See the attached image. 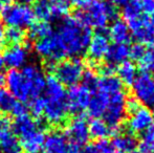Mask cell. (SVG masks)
Wrapping results in <instances>:
<instances>
[{
    "mask_svg": "<svg viewBox=\"0 0 154 153\" xmlns=\"http://www.w3.org/2000/svg\"><path fill=\"white\" fill-rule=\"evenodd\" d=\"M111 146L119 153H131L137 146L135 136L130 133H116Z\"/></svg>",
    "mask_w": 154,
    "mask_h": 153,
    "instance_id": "19",
    "label": "cell"
},
{
    "mask_svg": "<svg viewBox=\"0 0 154 153\" xmlns=\"http://www.w3.org/2000/svg\"><path fill=\"white\" fill-rule=\"evenodd\" d=\"M13 133L18 137L19 139H24L32 134L34 132L38 131L39 129H42L40 123L37 120H34L29 115L16 118L14 123H12Z\"/></svg>",
    "mask_w": 154,
    "mask_h": 153,
    "instance_id": "16",
    "label": "cell"
},
{
    "mask_svg": "<svg viewBox=\"0 0 154 153\" xmlns=\"http://www.w3.org/2000/svg\"><path fill=\"white\" fill-rule=\"evenodd\" d=\"M45 139V133L43 129H39L38 131L34 132L32 134L24 139H19L22 146V149H25L27 153L38 152L40 149H42L43 143Z\"/></svg>",
    "mask_w": 154,
    "mask_h": 153,
    "instance_id": "22",
    "label": "cell"
},
{
    "mask_svg": "<svg viewBox=\"0 0 154 153\" xmlns=\"http://www.w3.org/2000/svg\"><path fill=\"white\" fill-rule=\"evenodd\" d=\"M32 13L39 21L48 22L53 19V13H51V0H35Z\"/></svg>",
    "mask_w": 154,
    "mask_h": 153,
    "instance_id": "26",
    "label": "cell"
},
{
    "mask_svg": "<svg viewBox=\"0 0 154 153\" xmlns=\"http://www.w3.org/2000/svg\"><path fill=\"white\" fill-rule=\"evenodd\" d=\"M131 153H142V152H140V151H132Z\"/></svg>",
    "mask_w": 154,
    "mask_h": 153,
    "instance_id": "50",
    "label": "cell"
},
{
    "mask_svg": "<svg viewBox=\"0 0 154 153\" xmlns=\"http://www.w3.org/2000/svg\"><path fill=\"white\" fill-rule=\"evenodd\" d=\"M56 35L65 57L72 58L85 53L92 37L90 27L82 24L75 18L63 19Z\"/></svg>",
    "mask_w": 154,
    "mask_h": 153,
    "instance_id": "1",
    "label": "cell"
},
{
    "mask_svg": "<svg viewBox=\"0 0 154 153\" xmlns=\"http://www.w3.org/2000/svg\"><path fill=\"white\" fill-rule=\"evenodd\" d=\"M145 50H146V48L144 47V45L140 44V43H135L131 47H129V57H131L133 61L140 62L144 56Z\"/></svg>",
    "mask_w": 154,
    "mask_h": 153,
    "instance_id": "37",
    "label": "cell"
},
{
    "mask_svg": "<svg viewBox=\"0 0 154 153\" xmlns=\"http://www.w3.org/2000/svg\"><path fill=\"white\" fill-rule=\"evenodd\" d=\"M90 1H91V0H69L70 3L75 4V5L79 6V8H85Z\"/></svg>",
    "mask_w": 154,
    "mask_h": 153,
    "instance_id": "42",
    "label": "cell"
},
{
    "mask_svg": "<svg viewBox=\"0 0 154 153\" xmlns=\"http://www.w3.org/2000/svg\"><path fill=\"white\" fill-rule=\"evenodd\" d=\"M34 49L37 55L40 56L42 59H44L47 62V66L53 69L57 62L59 63L65 58L64 53L60 47L56 32H53L47 37L36 41Z\"/></svg>",
    "mask_w": 154,
    "mask_h": 153,
    "instance_id": "5",
    "label": "cell"
},
{
    "mask_svg": "<svg viewBox=\"0 0 154 153\" xmlns=\"http://www.w3.org/2000/svg\"><path fill=\"white\" fill-rule=\"evenodd\" d=\"M107 64L109 65H120L123 62L127 61L129 58V46L127 44H116L110 45L105 56Z\"/></svg>",
    "mask_w": 154,
    "mask_h": 153,
    "instance_id": "20",
    "label": "cell"
},
{
    "mask_svg": "<svg viewBox=\"0 0 154 153\" xmlns=\"http://www.w3.org/2000/svg\"><path fill=\"white\" fill-rule=\"evenodd\" d=\"M140 68L144 72L153 75L154 74V45H151L148 49L145 50V54L140 61Z\"/></svg>",
    "mask_w": 154,
    "mask_h": 153,
    "instance_id": "33",
    "label": "cell"
},
{
    "mask_svg": "<svg viewBox=\"0 0 154 153\" xmlns=\"http://www.w3.org/2000/svg\"><path fill=\"white\" fill-rule=\"evenodd\" d=\"M110 39L116 44H127L131 39V33L123 19H114L108 31Z\"/></svg>",
    "mask_w": 154,
    "mask_h": 153,
    "instance_id": "18",
    "label": "cell"
},
{
    "mask_svg": "<svg viewBox=\"0 0 154 153\" xmlns=\"http://www.w3.org/2000/svg\"><path fill=\"white\" fill-rule=\"evenodd\" d=\"M138 4L142 12L152 14L154 12V0H138Z\"/></svg>",
    "mask_w": 154,
    "mask_h": 153,
    "instance_id": "38",
    "label": "cell"
},
{
    "mask_svg": "<svg viewBox=\"0 0 154 153\" xmlns=\"http://www.w3.org/2000/svg\"><path fill=\"white\" fill-rule=\"evenodd\" d=\"M151 15H152V16H151V20L150 21H151V23H152V24L154 25V12Z\"/></svg>",
    "mask_w": 154,
    "mask_h": 153,
    "instance_id": "49",
    "label": "cell"
},
{
    "mask_svg": "<svg viewBox=\"0 0 154 153\" xmlns=\"http://www.w3.org/2000/svg\"><path fill=\"white\" fill-rule=\"evenodd\" d=\"M143 12L140 8V4H138V0H134V1L128 3L127 5L124 6L123 8V20L125 22L132 20V19L136 18L137 16L142 15Z\"/></svg>",
    "mask_w": 154,
    "mask_h": 153,
    "instance_id": "34",
    "label": "cell"
},
{
    "mask_svg": "<svg viewBox=\"0 0 154 153\" xmlns=\"http://www.w3.org/2000/svg\"><path fill=\"white\" fill-rule=\"evenodd\" d=\"M3 57L4 65L11 69H18L25 65L29 58V48L23 44L11 45L4 50Z\"/></svg>",
    "mask_w": 154,
    "mask_h": 153,
    "instance_id": "14",
    "label": "cell"
},
{
    "mask_svg": "<svg viewBox=\"0 0 154 153\" xmlns=\"http://www.w3.org/2000/svg\"><path fill=\"white\" fill-rule=\"evenodd\" d=\"M53 18H64L70 10L69 0H51Z\"/></svg>",
    "mask_w": 154,
    "mask_h": 153,
    "instance_id": "32",
    "label": "cell"
},
{
    "mask_svg": "<svg viewBox=\"0 0 154 153\" xmlns=\"http://www.w3.org/2000/svg\"><path fill=\"white\" fill-rule=\"evenodd\" d=\"M0 153H1V150H0Z\"/></svg>",
    "mask_w": 154,
    "mask_h": 153,
    "instance_id": "54",
    "label": "cell"
},
{
    "mask_svg": "<svg viewBox=\"0 0 154 153\" xmlns=\"http://www.w3.org/2000/svg\"><path fill=\"white\" fill-rule=\"evenodd\" d=\"M44 115L47 123L54 126H59L66 121L69 113L67 96L63 98H45Z\"/></svg>",
    "mask_w": 154,
    "mask_h": 153,
    "instance_id": "7",
    "label": "cell"
},
{
    "mask_svg": "<svg viewBox=\"0 0 154 153\" xmlns=\"http://www.w3.org/2000/svg\"><path fill=\"white\" fill-rule=\"evenodd\" d=\"M0 150L1 153H22L23 149L19 139L13 131L0 137Z\"/></svg>",
    "mask_w": 154,
    "mask_h": 153,
    "instance_id": "24",
    "label": "cell"
},
{
    "mask_svg": "<svg viewBox=\"0 0 154 153\" xmlns=\"http://www.w3.org/2000/svg\"><path fill=\"white\" fill-rule=\"evenodd\" d=\"M118 79L123 85L132 86L133 82L137 77V69L136 66L131 61H125L120 64L118 67Z\"/></svg>",
    "mask_w": 154,
    "mask_h": 153,
    "instance_id": "23",
    "label": "cell"
},
{
    "mask_svg": "<svg viewBox=\"0 0 154 153\" xmlns=\"http://www.w3.org/2000/svg\"><path fill=\"white\" fill-rule=\"evenodd\" d=\"M80 153H113V148L111 146V143L106 139H101L95 144L86 145Z\"/></svg>",
    "mask_w": 154,
    "mask_h": 153,
    "instance_id": "29",
    "label": "cell"
},
{
    "mask_svg": "<svg viewBox=\"0 0 154 153\" xmlns=\"http://www.w3.org/2000/svg\"><path fill=\"white\" fill-rule=\"evenodd\" d=\"M12 131V122L8 118H0V137Z\"/></svg>",
    "mask_w": 154,
    "mask_h": 153,
    "instance_id": "39",
    "label": "cell"
},
{
    "mask_svg": "<svg viewBox=\"0 0 154 153\" xmlns=\"http://www.w3.org/2000/svg\"><path fill=\"white\" fill-rule=\"evenodd\" d=\"M140 149L142 153H154V126L144 132L140 142Z\"/></svg>",
    "mask_w": 154,
    "mask_h": 153,
    "instance_id": "31",
    "label": "cell"
},
{
    "mask_svg": "<svg viewBox=\"0 0 154 153\" xmlns=\"http://www.w3.org/2000/svg\"><path fill=\"white\" fill-rule=\"evenodd\" d=\"M4 66V62H3V57H2V55L0 54V70L3 68Z\"/></svg>",
    "mask_w": 154,
    "mask_h": 153,
    "instance_id": "47",
    "label": "cell"
},
{
    "mask_svg": "<svg viewBox=\"0 0 154 153\" xmlns=\"http://www.w3.org/2000/svg\"><path fill=\"white\" fill-rule=\"evenodd\" d=\"M32 153H38V152H32Z\"/></svg>",
    "mask_w": 154,
    "mask_h": 153,
    "instance_id": "53",
    "label": "cell"
},
{
    "mask_svg": "<svg viewBox=\"0 0 154 153\" xmlns=\"http://www.w3.org/2000/svg\"><path fill=\"white\" fill-rule=\"evenodd\" d=\"M55 77L64 86L77 85L84 74V63L79 58L63 60L54 66Z\"/></svg>",
    "mask_w": 154,
    "mask_h": 153,
    "instance_id": "4",
    "label": "cell"
},
{
    "mask_svg": "<svg viewBox=\"0 0 154 153\" xmlns=\"http://www.w3.org/2000/svg\"><path fill=\"white\" fill-rule=\"evenodd\" d=\"M21 74L25 78L29 86L32 100L40 96L45 89V76L41 68L35 64H29L23 66Z\"/></svg>",
    "mask_w": 154,
    "mask_h": 153,
    "instance_id": "12",
    "label": "cell"
},
{
    "mask_svg": "<svg viewBox=\"0 0 154 153\" xmlns=\"http://www.w3.org/2000/svg\"><path fill=\"white\" fill-rule=\"evenodd\" d=\"M44 107H45L44 98L38 96V98H35L31 100V103H29V111L32 112V116H35L36 118L43 115Z\"/></svg>",
    "mask_w": 154,
    "mask_h": 153,
    "instance_id": "36",
    "label": "cell"
},
{
    "mask_svg": "<svg viewBox=\"0 0 154 153\" xmlns=\"http://www.w3.org/2000/svg\"><path fill=\"white\" fill-rule=\"evenodd\" d=\"M12 1H13V0H0V2H1L2 4L4 3V4H5V5H6V4H10Z\"/></svg>",
    "mask_w": 154,
    "mask_h": 153,
    "instance_id": "48",
    "label": "cell"
},
{
    "mask_svg": "<svg viewBox=\"0 0 154 153\" xmlns=\"http://www.w3.org/2000/svg\"><path fill=\"white\" fill-rule=\"evenodd\" d=\"M16 1H17V3H18V4L29 6V5H31V4L34 3L35 0H16Z\"/></svg>",
    "mask_w": 154,
    "mask_h": 153,
    "instance_id": "45",
    "label": "cell"
},
{
    "mask_svg": "<svg viewBox=\"0 0 154 153\" xmlns=\"http://www.w3.org/2000/svg\"><path fill=\"white\" fill-rule=\"evenodd\" d=\"M134 1V0H111V3L113 5H118V6H125L128 3Z\"/></svg>",
    "mask_w": 154,
    "mask_h": 153,
    "instance_id": "43",
    "label": "cell"
},
{
    "mask_svg": "<svg viewBox=\"0 0 154 153\" xmlns=\"http://www.w3.org/2000/svg\"><path fill=\"white\" fill-rule=\"evenodd\" d=\"M2 8V3L0 2V8Z\"/></svg>",
    "mask_w": 154,
    "mask_h": 153,
    "instance_id": "51",
    "label": "cell"
},
{
    "mask_svg": "<svg viewBox=\"0 0 154 153\" xmlns=\"http://www.w3.org/2000/svg\"><path fill=\"white\" fill-rule=\"evenodd\" d=\"M153 122L154 115L150 108L140 105L133 112L129 113V120L127 125L131 132L144 133L151 126H153Z\"/></svg>",
    "mask_w": 154,
    "mask_h": 153,
    "instance_id": "11",
    "label": "cell"
},
{
    "mask_svg": "<svg viewBox=\"0 0 154 153\" xmlns=\"http://www.w3.org/2000/svg\"><path fill=\"white\" fill-rule=\"evenodd\" d=\"M91 98L92 92L83 85L72 86L67 92L69 112H81L87 109Z\"/></svg>",
    "mask_w": 154,
    "mask_h": 153,
    "instance_id": "13",
    "label": "cell"
},
{
    "mask_svg": "<svg viewBox=\"0 0 154 153\" xmlns=\"http://www.w3.org/2000/svg\"><path fill=\"white\" fill-rule=\"evenodd\" d=\"M88 132L89 137L97 141L106 139L109 135H114L113 130L101 118H93L88 123Z\"/></svg>",
    "mask_w": 154,
    "mask_h": 153,
    "instance_id": "21",
    "label": "cell"
},
{
    "mask_svg": "<svg viewBox=\"0 0 154 153\" xmlns=\"http://www.w3.org/2000/svg\"><path fill=\"white\" fill-rule=\"evenodd\" d=\"M93 93L94 94H92V98L87 107V110L89 115L92 116L93 118H100V116H103L106 110L107 101H106L105 96H102L99 92L94 91Z\"/></svg>",
    "mask_w": 154,
    "mask_h": 153,
    "instance_id": "25",
    "label": "cell"
},
{
    "mask_svg": "<svg viewBox=\"0 0 154 153\" xmlns=\"http://www.w3.org/2000/svg\"><path fill=\"white\" fill-rule=\"evenodd\" d=\"M0 118H1V110H0Z\"/></svg>",
    "mask_w": 154,
    "mask_h": 153,
    "instance_id": "52",
    "label": "cell"
},
{
    "mask_svg": "<svg viewBox=\"0 0 154 153\" xmlns=\"http://www.w3.org/2000/svg\"><path fill=\"white\" fill-rule=\"evenodd\" d=\"M118 153H119V152H118Z\"/></svg>",
    "mask_w": 154,
    "mask_h": 153,
    "instance_id": "56",
    "label": "cell"
},
{
    "mask_svg": "<svg viewBox=\"0 0 154 153\" xmlns=\"http://www.w3.org/2000/svg\"><path fill=\"white\" fill-rule=\"evenodd\" d=\"M5 84V76H4L3 72H1L0 70V88H2Z\"/></svg>",
    "mask_w": 154,
    "mask_h": 153,
    "instance_id": "46",
    "label": "cell"
},
{
    "mask_svg": "<svg viewBox=\"0 0 154 153\" xmlns=\"http://www.w3.org/2000/svg\"><path fill=\"white\" fill-rule=\"evenodd\" d=\"M4 38L5 43H10L11 45H19L22 44L25 40V33L23 29L18 27H8L4 31Z\"/></svg>",
    "mask_w": 154,
    "mask_h": 153,
    "instance_id": "30",
    "label": "cell"
},
{
    "mask_svg": "<svg viewBox=\"0 0 154 153\" xmlns=\"http://www.w3.org/2000/svg\"><path fill=\"white\" fill-rule=\"evenodd\" d=\"M153 115H154V113H153Z\"/></svg>",
    "mask_w": 154,
    "mask_h": 153,
    "instance_id": "55",
    "label": "cell"
},
{
    "mask_svg": "<svg viewBox=\"0 0 154 153\" xmlns=\"http://www.w3.org/2000/svg\"><path fill=\"white\" fill-rule=\"evenodd\" d=\"M53 29L51 25L48 22H44V21H38L36 23H32L29 26V37L32 40H40L47 36H49L53 33Z\"/></svg>",
    "mask_w": 154,
    "mask_h": 153,
    "instance_id": "27",
    "label": "cell"
},
{
    "mask_svg": "<svg viewBox=\"0 0 154 153\" xmlns=\"http://www.w3.org/2000/svg\"><path fill=\"white\" fill-rule=\"evenodd\" d=\"M126 23L137 43L150 46L154 44V25L144 14Z\"/></svg>",
    "mask_w": 154,
    "mask_h": 153,
    "instance_id": "8",
    "label": "cell"
},
{
    "mask_svg": "<svg viewBox=\"0 0 154 153\" xmlns=\"http://www.w3.org/2000/svg\"><path fill=\"white\" fill-rule=\"evenodd\" d=\"M64 134L70 143L79 147L85 145L89 139L87 121L81 115L75 116L67 124Z\"/></svg>",
    "mask_w": 154,
    "mask_h": 153,
    "instance_id": "10",
    "label": "cell"
},
{
    "mask_svg": "<svg viewBox=\"0 0 154 153\" xmlns=\"http://www.w3.org/2000/svg\"><path fill=\"white\" fill-rule=\"evenodd\" d=\"M5 84L8 91L19 100V102L25 103L32 100L29 86L20 70L11 69L5 76Z\"/></svg>",
    "mask_w": 154,
    "mask_h": 153,
    "instance_id": "9",
    "label": "cell"
},
{
    "mask_svg": "<svg viewBox=\"0 0 154 153\" xmlns=\"http://www.w3.org/2000/svg\"><path fill=\"white\" fill-rule=\"evenodd\" d=\"M82 82L83 84L82 85L84 87H86L87 89H89L90 91L94 92V90L97 89V82H99V79H97V75L94 74V72L91 69L89 70H86L84 72L83 76H82Z\"/></svg>",
    "mask_w": 154,
    "mask_h": 153,
    "instance_id": "35",
    "label": "cell"
},
{
    "mask_svg": "<svg viewBox=\"0 0 154 153\" xmlns=\"http://www.w3.org/2000/svg\"><path fill=\"white\" fill-rule=\"evenodd\" d=\"M118 11L111 2L91 0L85 8L78 11L75 18L88 27L104 29L108 23L116 19Z\"/></svg>",
    "mask_w": 154,
    "mask_h": 153,
    "instance_id": "2",
    "label": "cell"
},
{
    "mask_svg": "<svg viewBox=\"0 0 154 153\" xmlns=\"http://www.w3.org/2000/svg\"><path fill=\"white\" fill-rule=\"evenodd\" d=\"M27 111H29V108L27 106L22 102H17L16 106H15L14 110H13L12 115H14L16 118H19V116H23L27 115Z\"/></svg>",
    "mask_w": 154,
    "mask_h": 153,
    "instance_id": "40",
    "label": "cell"
},
{
    "mask_svg": "<svg viewBox=\"0 0 154 153\" xmlns=\"http://www.w3.org/2000/svg\"><path fill=\"white\" fill-rule=\"evenodd\" d=\"M69 141L61 131H53L45 135L44 143L42 146L43 153H64Z\"/></svg>",
    "mask_w": 154,
    "mask_h": 153,
    "instance_id": "17",
    "label": "cell"
},
{
    "mask_svg": "<svg viewBox=\"0 0 154 153\" xmlns=\"http://www.w3.org/2000/svg\"><path fill=\"white\" fill-rule=\"evenodd\" d=\"M132 92L142 106L154 108V76L148 72L137 75L132 84Z\"/></svg>",
    "mask_w": 154,
    "mask_h": 153,
    "instance_id": "6",
    "label": "cell"
},
{
    "mask_svg": "<svg viewBox=\"0 0 154 153\" xmlns=\"http://www.w3.org/2000/svg\"><path fill=\"white\" fill-rule=\"evenodd\" d=\"M109 46L110 44L107 35L103 32H99L90 39L86 51L92 62H97L105 58Z\"/></svg>",
    "mask_w": 154,
    "mask_h": 153,
    "instance_id": "15",
    "label": "cell"
},
{
    "mask_svg": "<svg viewBox=\"0 0 154 153\" xmlns=\"http://www.w3.org/2000/svg\"><path fill=\"white\" fill-rule=\"evenodd\" d=\"M1 18L8 27L25 29L34 23V13L32 8L18 3H10L2 8Z\"/></svg>",
    "mask_w": 154,
    "mask_h": 153,
    "instance_id": "3",
    "label": "cell"
},
{
    "mask_svg": "<svg viewBox=\"0 0 154 153\" xmlns=\"http://www.w3.org/2000/svg\"><path fill=\"white\" fill-rule=\"evenodd\" d=\"M5 44V38H4V29L0 24V47H2Z\"/></svg>",
    "mask_w": 154,
    "mask_h": 153,
    "instance_id": "44",
    "label": "cell"
},
{
    "mask_svg": "<svg viewBox=\"0 0 154 153\" xmlns=\"http://www.w3.org/2000/svg\"><path fill=\"white\" fill-rule=\"evenodd\" d=\"M17 99L8 91V89L0 88V110L1 112L12 113L17 104Z\"/></svg>",
    "mask_w": 154,
    "mask_h": 153,
    "instance_id": "28",
    "label": "cell"
},
{
    "mask_svg": "<svg viewBox=\"0 0 154 153\" xmlns=\"http://www.w3.org/2000/svg\"><path fill=\"white\" fill-rule=\"evenodd\" d=\"M64 153H80V147L69 142L68 146H67V148L64 151Z\"/></svg>",
    "mask_w": 154,
    "mask_h": 153,
    "instance_id": "41",
    "label": "cell"
}]
</instances>
